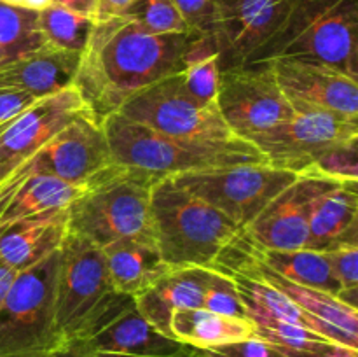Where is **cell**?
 <instances>
[{
    "instance_id": "obj_1",
    "label": "cell",
    "mask_w": 358,
    "mask_h": 357,
    "mask_svg": "<svg viewBox=\"0 0 358 357\" xmlns=\"http://www.w3.org/2000/svg\"><path fill=\"white\" fill-rule=\"evenodd\" d=\"M192 38L184 34H150L124 16L94 21L73 88L98 122L128 98L180 70Z\"/></svg>"
},
{
    "instance_id": "obj_2",
    "label": "cell",
    "mask_w": 358,
    "mask_h": 357,
    "mask_svg": "<svg viewBox=\"0 0 358 357\" xmlns=\"http://www.w3.org/2000/svg\"><path fill=\"white\" fill-rule=\"evenodd\" d=\"M101 126L114 163L149 172L159 178L185 172L266 163L262 154L243 139H177L129 121L117 112L105 118Z\"/></svg>"
},
{
    "instance_id": "obj_3",
    "label": "cell",
    "mask_w": 358,
    "mask_h": 357,
    "mask_svg": "<svg viewBox=\"0 0 358 357\" xmlns=\"http://www.w3.org/2000/svg\"><path fill=\"white\" fill-rule=\"evenodd\" d=\"M241 233L222 212L177 186L157 178L150 195V234L170 268H213L224 248Z\"/></svg>"
},
{
    "instance_id": "obj_4",
    "label": "cell",
    "mask_w": 358,
    "mask_h": 357,
    "mask_svg": "<svg viewBox=\"0 0 358 357\" xmlns=\"http://www.w3.org/2000/svg\"><path fill=\"white\" fill-rule=\"evenodd\" d=\"M303 58L358 80V0H294L282 27L247 65Z\"/></svg>"
},
{
    "instance_id": "obj_5",
    "label": "cell",
    "mask_w": 358,
    "mask_h": 357,
    "mask_svg": "<svg viewBox=\"0 0 358 357\" xmlns=\"http://www.w3.org/2000/svg\"><path fill=\"white\" fill-rule=\"evenodd\" d=\"M159 177L112 161L87 178L69 206V231L103 248L150 234V195Z\"/></svg>"
},
{
    "instance_id": "obj_6",
    "label": "cell",
    "mask_w": 358,
    "mask_h": 357,
    "mask_svg": "<svg viewBox=\"0 0 358 357\" xmlns=\"http://www.w3.org/2000/svg\"><path fill=\"white\" fill-rule=\"evenodd\" d=\"M59 251L20 272L0 307V357L52 354L65 343L55 317Z\"/></svg>"
},
{
    "instance_id": "obj_7",
    "label": "cell",
    "mask_w": 358,
    "mask_h": 357,
    "mask_svg": "<svg viewBox=\"0 0 358 357\" xmlns=\"http://www.w3.org/2000/svg\"><path fill=\"white\" fill-rule=\"evenodd\" d=\"M114 293L101 248L69 231L59 247L55 289L56 329L65 345L77 338Z\"/></svg>"
},
{
    "instance_id": "obj_8",
    "label": "cell",
    "mask_w": 358,
    "mask_h": 357,
    "mask_svg": "<svg viewBox=\"0 0 358 357\" xmlns=\"http://www.w3.org/2000/svg\"><path fill=\"white\" fill-rule=\"evenodd\" d=\"M296 177V174L268 163H254L185 172L171 178L185 191L215 206L243 231Z\"/></svg>"
},
{
    "instance_id": "obj_9",
    "label": "cell",
    "mask_w": 358,
    "mask_h": 357,
    "mask_svg": "<svg viewBox=\"0 0 358 357\" xmlns=\"http://www.w3.org/2000/svg\"><path fill=\"white\" fill-rule=\"evenodd\" d=\"M70 343L90 357H171L192 349L152 328L135 300L121 293L112 294Z\"/></svg>"
},
{
    "instance_id": "obj_10",
    "label": "cell",
    "mask_w": 358,
    "mask_h": 357,
    "mask_svg": "<svg viewBox=\"0 0 358 357\" xmlns=\"http://www.w3.org/2000/svg\"><path fill=\"white\" fill-rule=\"evenodd\" d=\"M117 114L154 132L177 139H238L229 132L217 105L205 107L184 93L177 74L133 94L121 105Z\"/></svg>"
},
{
    "instance_id": "obj_11",
    "label": "cell",
    "mask_w": 358,
    "mask_h": 357,
    "mask_svg": "<svg viewBox=\"0 0 358 357\" xmlns=\"http://www.w3.org/2000/svg\"><path fill=\"white\" fill-rule=\"evenodd\" d=\"M247 140L269 167L301 175L327 150L358 140V121L322 112H294L292 118Z\"/></svg>"
},
{
    "instance_id": "obj_12",
    "label": "cell",
    "mask_w": 358,
    "mask_h": 357,
    "mask_svg": "<svg viewBox=\"0 0 358 357\" xmlns=\"http://www.w3.org/2000/svg\"><path fill=\"white\" fill-rule=\"evenodd\" d=\"M217 108L229 132L243 140L294 115L269 63L220 72Z\"/></svg>"
},
{
    "instance_id": "obj_13",
    "label": "cell",
    "mask_w": 358,
    "mask_h": 357,
    "mask_svg": "<svg viewBox=\"0 0 358 357\" xmlns=\"http://www.w3.org/2000/svg\"><path fill=\"white\" fill-rule=\"evenodd\" d=\"M110 163L103 126L91 112H84L10 174L0 184V189L34 175H51L70 184H86L87 178Z\"/></svg>"
},
{
    "instance_id": "obj_14",
    "label": "cell",
    "mask_w": 358,
    "mask_h": 357,
    "mask_svg": "<svg viewBox=\"0 0 358 357\" xmlns=\"http://www.w3.org/2000/svg\"><path fill=\"white\" fill-rule=\"evenodd\" d=\"M269 66L294 112H322L358 121L357 79L313 59L278 58Z\"/></svg>"
},
{
    "instance_id": "obj_15",
    "label": "cell",
    "mask_w": 358,
    "mask_h": 357,
    "mask_svg": "<svg viewBox=\"0 0 358 357\" xmlns=\"http://www.w3.org/2000/svg\"><path fill=\"white\" fill-rule=\"evenodd\" d=\"M84 112L90 111L72 86L38 98L0 126V184Z\"/></svg>"
},
{
    "instance_id": "obj_16",
    "label": "cell",
    "mask_w": 358,
    "mask_h": 357,
    "mask_svg": "<svg viewBox=\"0 0 358 357\" xmlns=\"http://www.w3.org/2000/svg\"><path fill=\"white\" fill-rule=\"evenodd\" d=\"M294 0H217L213 37L220 72L240 69L278 31Z\"/></svg>"
},
{
    "instance_id": "obj_17",
    "label": "cell",
    "mask_w": 358,
    "mask_h": 357,
    "mask_svg": "<svg viewBox=\"0 0 358 357\" xmlns=\"http://www.w3.org/2000/svg\"><path fill=\"white\" fill-rule=\"evenodd\" d=\"M329 184L336 182L310 175H297L292 184L276 195L245 227L243 234L254 245L269 251L308 248V209L311 200Z\"/></svg>"
},
{
    "instance_id": "obj_18",
    "label": "cell",
    "mask_w": 358,
    "mask_h": 357,
    "mask_svg": "<svg viewBox=\"0 0 358 357\" xmlns=\"http://www.w3.org/2000/svg\"><path fill=\"white\" fill-rule=\"evenodd\" d=\"M213 272V268L201 266L171 268L149 289L133 298L136 310L152 328L173 338L170 331L171 315L185 308H203Z\"/></svg>"
},
{
    "instance_id": "obj_19",
    "label": "cell",
    "mask_w": 358,
    "mask_h": 357,
    "mask_svg": "<svg viewBox=\"0 0 358 357\" xmlns=\"http://www.w3.org/2000/svg\"><path fill=\"white\" fill-rule=\"evenodd\" d=\"M69 233V209L0 224V261L24 272L59 251Z\"/></svg>"
},
{
    "instance_id": "obj_20",
    "label": "cell",
    "mask_w": 358,
    "mask_h": 357,
    "mask_svg": "<svg viewBox=\"0 0 358 357\" xmlns=\"http://www.w3.org/2000/svg\"><path fill=\"white\" fill-rule=\"evenodd\" d=\"M79 52L63 51L45 44L37 51L10 59L0 66V88L24 91L44 98L73 86L80 62Z\"/></svg>"
},
{
    "instance_id": "obj_21",
    "label": "cell",
    "mask_w": 358,
    "mask_h": 357,
    "mask_svg": "<svg viewBox=\"0 0 358 357\" xmlns=\"http://www.w3.org/2000/svg\"><path fill=\"white\" fill-rule=\"evenodd\" d=\"M308 231L311 251H325L334 245L357 244L358 182L329 184L308 209Z\"/></svg>"
},
{
    "instance_id": "obj_22",
    "label": "cell",
    "mask_w": 358,
    "mask_h": 357,
    "mask_svg": "<svg viewBox=\"0 0 358 357\" xmlns=\"http://www.w3.org/2000/svg\"><path fill=\"white\" fill-rule=\"evenodd\" d=\"M101 252L112 289L126 296H138L171 270L161 258L152 234L121 238Z\"/></svg>"
},
{
    "instance_id": "obj_23",
    "label": "cell",
    "mask_w": 358,
    "mask_h": 357,
    "mask_svg": "<svg viewBox=\"0 0 358 357\" xmlns=\"http://www.w3.org/2000/svg\"><path fill=\"white\" fill-rule=\"evenodd\" d=\"M86 184H70L51 175H34L0 189V224L52 210L69 209Z\"/></svg>"
},
{
    "instance_id": "obj_24",
    "label": "cell",
    "mask_w": 358,
    "mask_h": 357,
    "mask_svg": "<svg viewBox=\"0 0 358 357\" xmlns=\"http://www.w3.org/2000/svg\"><path fill=\"white\" fill-rule=\"evenodd\" d=\"M170 331L177 342L196 350H210L254 338V322L248 317L217 314L206 308H185L171 315Z\"/></svg>"
},
{
    "instance_id": "obj_25",
    "label": "cell",
    "mask_w": 358,
    "mask_h": 357,
    "mask_svg": "<svg viewBox=\"0 0 358 357\" xmlns=\"http://www.w3.org/2000/svg\"><path fill=\"white\" fill-rule=\"evenodd\" d=\"M243 234V231H241ZM247 247L259 261L268 266L271 272L278 273L283 279L290 280L294 284L313 287V289L325 290V293L334 294L336 298L343 300V289L338 280L332 275L329 268L327 259L324 254L311 248H297V251H269V248H261L252 244L243 234Z\"/></svg>"
},
{
    "instance_id": "obj_26",
    "label": "cell",
    "mask_w": 358,
    "mask_h": 357,
    "mask_svg": "<svg viewBox=\"0 0 358 357\" xmlns=\"http://www.w3.org/2000/svg\"><path fill=\"white\" fill-rule=\"evenodd\" d=\"M226 273V272H224ZM231 279L234 280L238 294H240L241 304L245 308V314L252 322L257 321H280L287 324L301 326V328L311 329L318 335L329 338L327 332L324 331L318 322L308 314H304L292 300L283 293L276 290L269 284L262 280L254 279V276L241 275V273H229ZM331 340V338H329Z\"/></svg>"
},
{
    "instance_id": "obj_27",
    "label": "cell",
    "mask_w": 358,
    "mask_h": 357,
    "mask_svg": "<svg viewBox=\"0 0 358 357\" xmlns=\"http://www.w3.org/2000/svg\"><path fill=\"white\" fill-rule=\"evenodd\" d=\"M180 88L196 104L217 105L219 91V49L213 34H192L177 72Z\"/></svg>"
},
{
    "instance_id": "obj_28",
    "label": "cell",
    "mask_w": 358,
    "mask_h": 357,
    "mask_svg": "<svg viewBox=\"0 0 358 357\" xmlns=\"http://www.w3.org/2000/svg\"><path fill=\"white\" fill-rule=\"evenodd\" d=\"M255 336L273 343L292 357H358V350L348 349L311 329L280 321L254 322Z\"/></svg>"
},
{
    "instance_id": "obj_29",
    "label": "cell",
    "mask_w": 358,
    "mask_h": 357,
    "mask_svg": "<svg viewBox=\"0 0 358 357\" xmlns=\"http://www.w3.org/2000/svg\"><path fill=\"white\" fill-rule=\"evenodd\" d=\"M37 23L45 44L79 55L86 51L94 27L93 18L80 16L55 4L38 10Z\"/></svg>"
},
{
    "instance_id": "obj_30",
    "label": "cell",
    "mask_w": 358,
    "mask_h": 357,
    "mask_svg": "<svg viewBox=\"0 0 358 357\" xmlns=\"http://www.w3.org/2000/svg\"><path fill=\"white\" fill-rule=\"evenodd\" d=\"M0 46L10 59L44 48L37 13L0 2Z\"/></svg>"
},
{
    "instance_id": "obj_31",
    "label": "cell",
    "mask_w": 358,
    "mask_h": 357,
    "mask_svg": "<svg viewBox=\"0 0 358 357\" xmlns=\"http://www.w3.org/2000/svg\"><path fill=\"white\" fill-rule=\"evenodd\" d=\"M150 34H184L189 31L173 0H133L121 14Z\"/></svg>"
},
{
    "instance_id": "obj_32",
    "label": "cell",
    "mask_w": 358,
    "mask_h": 357,
    "mask_svg": "<svg viewBox=\"0 0 358 357\" xmlns=\"http://www.w3.org/2000/svg\"><path fill=\"white\" fill-rule=\"evenodd\" d=\"M301 175L324 178L336 184L358 182V140L341 144L327 150Z\"/></svg>"
},
{
    "instance_id": "obj_33",
    "label": "cell",
    "mask_w": 358,
    "mask_h": 357,
    "mask_svg": "<svg viewBox=\"0 0 358 357\" xmlns=\"http://www.w3.org/2000/svg\"><path fill=\"white\" fill-rule=\"evenodd\" d=\"M327 259L332 275L343 289V300L350 307L357 308L358 300V245L341 244L320 251Z\"/></svg>"
},
{
    "instance_id": "obj_34",
    "label": "cell",
    "mask_w": 358,
    "mask_h": 357,
    "mask_svg": "<svg viewBox=\"0 0 358 357\" xmlns=\"http://www.w3.org/2000/svg\"><path fill=\"white\" fill-rule=\"evenodd\" d=\"M203 308L217 312V314L233 315V317H247L243 304H241L240 294H238L236 286H234V280L231 279L229 273H224L220 270L213 272Z\"/></svg>"
},
{
    "instance_id": "obj_35",
    "label": "cell",
    "mask_w": 358,
    "mask_h": 357,
    "mask_svg": "<svg viewBox=\"0 0 358 357\" xmlns=\"http://www.w3.org/2000/svg\"><path fill=\"white\" fill-rule=\"evenodd\" d=\"M192 34H213L217 18V0H173Z\"/></svg>"
},
{
    "instance_id": "obj_36",
    "label": "cell",
    "mask_w": 358,
    "mask_h": 357,
    "mask_svg": "<svg viewBox=\"0 0 358 357\" xmlns=\"http://www.w3.org/2000/svg\"><path fill=\"white\" fill-rule=\"evenodd\" d=\"M206 357H292L282 349H278L273 343L266 342V340L248 338L243 342L229 343V345L215 346L210 350H201Z\"/></svg>"
},
{
    "instance_id": "obj_37",
    "label": "cell",
    "mask_w": 358,
    "mask_h": 357,
    "mask_svg": "<svg viewBox=\"0 0 358 357\" xmlns=\"http://www.w3.org/2000/svg\"><path fill=\"white\" fill-rule=\"evenodd\" d=\"M37 98L24 93V91L13 90V88H0V126L20 115Z\"/></svg>"
},
{
    "instance_id": "obj_38",
    "label": "cell",
    "mask_w": 358,
    "mask_h": 357,
    "mask_svg": "<svg viewBox=\"0 0 358 357\" xmlns=\"http://www.w3.org/2000/svg\"><path fill=\"white\" fill-rule=\"evenodd\" d=\"M131 4L133 0H96L94 21H103L121 16Z\"/></svg>"
},
{
    "instance_id": "obj_39",
    "label": "cell",
    "mask_w": 358,
    "mask_h": 357,
    "mask_svg": "<svg viewBox=\"0 0 358 357\" xmlns=\"http://www.w3.org/2000/svg\"><path fill=\"white\" fill-rule=\"evenodd\" d=\"M51 4L63 7V9L72 10V13L80 14V16H87L94 20L96 0H51Z\"/></svg>"
},
{
    "instance_id": "obj_40",
    "label": "cell",
    "mask_w": 358,
    "mask_h": 357,
    "mask_svg": "<svg viewBox=\"0 0 358 357\" xmlns=\"http://www.w3.org/2000/svg\"><path fill=\"white\" fill-rule=\"evenodd\" d=\"M16 275H17V272H14V270L9 268L6 262L0 261V307H2L3 300H6L7 293H9L10 286H13Z\"/></svg>"
},
{
    "instance_id": "obj_41",
    "label": "cell",
    "mask_w": 358,
    "mask_h": 357,
    "mask_svg": "<svg viewBox=\"0 0 358 357\" xmlns=\"http://www.w3.org/2000/svg\"><path fill=\"white\" fill-rule=\"evenodd\" d=\"M3 4H9V6L14 7H21V9H28V10H38L45 9L48 6H51V0H0Z\"/></svg>"
},
{
    "instance_id": "obj_42",
    "label": "cell",
    "mask_w": 358,
    "mask_h": 357,
    "mask_svg": "<svg viewBox=\"0 0 358 357\" xmlns=\"http://www.w3.org/2000/svg\"><path fill=\"white\" fill-rule=\"evenodd\" d=\"M52 357H87V356L77 345H73V343H66V345H63L62 349L56 350V352L52 354Z\"/></svg>"
},
{
    "instance_id": "obj_43",
    "label": "cell",
    "mask_w": 358,
    "mask_h": 357,
    "mask_svg": "<svg viewBox=\"0 0 358 357\" xmlns=\"http://www.w3.org/2000/svg\"><path fill=\"white\" fill-rule=\"evenodd\" d=\"M90 357V356H87ZM171 357H206L201 350H196V349H189L187 352L180 354V356H171Z\"/></svg>"
},
{
    "instance_id": "obj_44",
    "label": "cell",
    "mask_w": 358,
    "mask_h": 357,
    "mask_svg": "<svg viewBox=\"0 0 358 357\" xmlns=\"http://www.w3.org/2000/svg\"><path fill=\"white\" fill-rule=\"evenodd\" d=\"M7 62H10V58H9V56H7V52L3 51V48H2V46H0V66H2V65H6Z\"/></svg>"
},
{
    "instance_id": "obj_45",
    "label": "cell",
    "mask_w": 358,
    "mask_h": 357,
    "mask_svg": "<svg viewBox=\"0 0 358 357\" xmlns=\"http://www.w3.org/2000/svg\"><path fill=\"white\" fill-rule=\"evenodd\" d=\"M55 354V352H52ZM52 354H44V356H30V357H52Z\"/></svg>"
}]
</instances>
